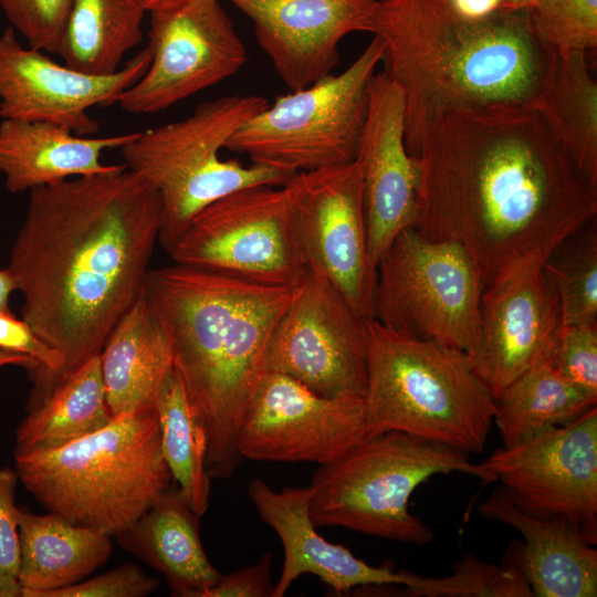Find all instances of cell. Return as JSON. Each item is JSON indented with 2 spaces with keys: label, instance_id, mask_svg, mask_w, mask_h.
I'll return each mask as SVG.
<instances>
[{
  "label": "cell",
  "instance_id": "6da1fadb",
  "mask_svg": "<svg viewBox=\"0 0 597 597\" xmlns=\"http://www.w3.org/2000/svg\"><path fill=\"white\" fill-rule=\"evenodd\" d=\"M416 158L413 228L462 245L484 291L543 266L597 213V188L533 109L442 113L427 124Z\"/></svg>",
  "mask_w": 597,
  "mask_h": 597
},
{
  "label": "cell",
  "instance_id": "7a4b0ae2",
  "mask_svg": "<svg viewBox=\"0 0 597 597\" xmlns=\"http://www.w3.org/2000/svg\"><path fill=\"white\" fill-rule=\"evenodd\" d=\"M7 269L23 297L22 320L61 364L27 411L41 406L143 296L158 241V191L126 165L29 191Z\"/></svg>",
  "mask_w": 597,
  "mask_h": 597
},
{
  "label": "cell",
  "instance_id": "3957f363",
  "mask_svg": "<svg viewBox=\"0 0 597 597\" xmlns=\"http://www.w3.org/2000/svg\"><path fill=\"white\" fill-rule=\"evenodd\" d=\"M384 43V72L405 98L416 157L427 124L451 111L537 112L558 54L534 34L528 9L469 15L452 0L377 1L366 31Z\"/></svg>",
  "mask_w": 597,
  "mask_h": 597
},
{
  "label": "cell",
  "instance_id": "277c9868",
  "mask_svg": "<svg viewBox=\"0 0 597 597\" xmlns=\"http://www.w3.org/2000/svg\"><path fill=\"white\" fill-rule=\"evenodd\" d=\"M293 292L178 263L147 273L144 296L169 337L174 369L205 431L211 479L230 478L242 459L238 431Z\"/></svg>",
  "mask_w": 597,
  "mask_h": 597
},
{
  "label": "cell",
  "instance_id": "5b68a950",
  "mask_svg": "<svg viewBox=\"0 0 597 597\" xmlns=\"http://www.w3.org/2000/svg\"><path fill=\"white\" fill-rule=\"evenodd\" d=\"M27 491L49 512L109 536L133 525L174 485L156 407L114 417L66 444L14 453Z\"/></svg>",
  "mask_w": 597,
  "mask_h": 597
},
{
  "label": "cell",
  "instance_id": "8992f818",
  "mask_svg": "<svg viewBox=\"0 0 597 597\" xmlns=\"http://www.w3.org/2000/svg\"><path fill=\"white\" fill-rule=\"evenodd\" d=\"M365 436L402 431L467 454L483 451L495 400L465 352L365 320Z\"/></svg>",
  "mask_w": 597,
  "mask_h": 597
},
{
  "label": "cell",
  "instance_id": "52a82bcc",
  "mask_svg": "<svg viewBox=\"0 0 597 597\" xmlns=\"http://www.w3.org/2000/svg\"><path fill=\"white\" fill-rule=\"evenodd\" d=\"M462 472L484 483L493 475L469 454L391 430L365 436L335 460L321 464L311 486L316 527L341 526L366 535L425 545L433 533L408 505L412 492L438 473Z\"/></svg>",
  "mask_w": 597,
  "mask_h": 597
},
{
  "label": "cell",
  "instance_id": "ba28073f",
  "mask_svg": "<svg viewBox=\"0 0 597 597\" xmlns=\"http://www.w3.org/2000/svg\"><path fill=\"white\" fill-rule=\"evenodd\" d=\"M269 105L261 95H224L197 105L186 118L135 136L119 149L126 167L159 193L158 242L169 251L205 207L239 189L285 185L295 172L219 157L232 134Z\"/></svg>",
  "mask_w": 597,
  "mask_h": 597
},
{
  "label": "cell",
  "instance_id": "9c48e42d",
  "mask_svg": "<svg viewBox=\"0 0 597 597\" xmlns=\"http://www.w3.org/2000/svg\"><path fill=\"white\" fill-rule=\"evenodd\" d=\"M384 54L375 36L341 74H329L279 96L243 123L224 148L253 164L292 172L346 165L356 159L368 108V88Z\"/></svg>",
  "mask_w": 597,
  "mask_h": 597
},
{
  "label": "cell",
  "instance_id": "30bf717a",
  "mask_svg": "<svg viewBox=\"0 0 597 597\" xmlns=\"http://www.w3.org/2000/svg\"><path fill=\"white\" fill-rule=\"evenodd\" d=\"M483 291L462 245L429 239L410 227L378 262L373 318L469 354L479 334Z\"/></svg>",
  "mask_w": 597,
  "mask_h": 597
},
{
  "label": "cell",
  "instance_id": "8fae6325",
  "mask_svg": "<svg viewBox=\"0 0 597 597\" xmlns=\"http://www.w3.org/2000/svg\"><path fill=\"white\" fill-rule=\"evenodd\" d=\"M168 253L178 264L295 287L306 269L289 181L219 198L191 219Z\"/></svg>",
  "mask_w": 597,
  "mask_h": 597
},
{
  "label": "cell",
  "instance_id": "7c38bea8",
  "mask_svg": "<svg viewBox=\"0 0 597 597\" xmlns=\"http://www.w3.org/2000/svg\"><path fill=\"white\" fill-rule=\"evenodd\" d=\"M365 320L327 280L306 271L271 334L265 373L291 377L323 397H364Z\"/></svg>",
  "mask_w": 597,
  "mask_h": 597
},
{
  "label": "cell",
  "instance_id": "4fadbf2b",
  "mask_svg": "<svg viewBox=\"0 0 597 597\" xmlns=\"http://www.w3.org/2000/svg\"><path fill=\"white\" fill-rule=\"evenodd\" d=\"M221 0H182L148 11L151 60L118 98L130 114H154L238 73L248 53Z\"/></svg>",
  "mask_w": 597,
  "mask_h": 597
},
{
  "label": "cell",
  "instance_id": "5bb4252c",
  "mask_svg": "<svg viewBox=\"0 0 597 597\" xmlns=\"http://www.w3.org/2000/svg\"><path fill=\"white\" fill-rule=\"evenodd\" d=\"M289 184L306 271L327 280L360 316L373 317L377 269L368 256L358 161L297 172Z\"/></svg>",
  "mask_w": 597,
  "mask_h": 597
},
{
  "label": "cell",
  "instance_id": "9a60e30c",
  "mask_svg": "<svg viewBox=\"0 0 597 597\" xmlns=\"http://www.w3.org/2000/svg\"><path fill=\"white\" fill-rule=\"evenodd\" d=\"M480 465L522 511L565 517L579 524L584 535L596 532V406L567 425L496 449Z\"/></svg>",
  "mask_w": 597,
  "mask_h": 597
},
{
  "label": "cell",
  "instance_id": "2e32d148",
  "mask_svg": "<svg viewBox=\"0 0 597 597\" xmlns=\"http://www.w3.org/2000/svg\"><path fill=\"white\" fill-rule=\"evenodd\" d=\"M364 397H323L282 374L265 373L237 438L242 458L328 463L365 437Z\"/></svg>",
  "mask_w": 597,
  "mask_h": 597
},
{
  "label": "cell",
  "instance_id": "e0dca14e",
  "mask_svg": "<svg viewBox=\"0 0 597 597\" xmlns=\"http://www.w3.org/2000/svg\"><path fill=\"white\" fill-rule=\"evenodd\" d=\"M150 60L147 45L114 74L92 75L23 48L8 27L0 34V118L48 122L93 136L100 124L88 109L117 103L145 74Z\"/></svg>",
  "mask_w": 597,
  "mask_h": 597
},
{
  "label": "cell",
  "instance_id": "ac0fdd59",
  "mask_svg": "<svg viewBox=\"0 0 597 597\" xmlns=\"http://www.w3.org/2000/svg\"><path fill=\"white\" fill-rule=\"evenodd\" d=\"M356 160L370 263L378 262L396 237L413 227L418 209L419 164L405 143V98L383 71L373 76Z\"/></svg>",
  "mask_w": 597,
  "mask_h": 597
},
{
  "label": "cell",
  "instance_id": "d6986e66",
  "mask_svg": "<svg viewBox=\"0 0 597 597\" xmlns=\"http://www.w3.org/2000/svg\"><path fill=\"white\" fill-rule=\"evenodd\" d=\"M561 327L558 294L543 266L483 292L479 334L468 355L494 399L522 373L548 360Z\"/></svg>",
  "mask_w": 597,
  "mask_h": 597
},
{
  "label": "cell",
  "instance_id": "ffe728a7",
  "mask_svg": "<svg viewBox=\"0 0 597 597\" xmlns=\"http://www.w3.org/2000/svg\"><path fill=\"white\" fill-rule=\"evenodd\" d=\"M253 23L261 49L290 91L332 74L338 43L366 31L378 0H226Z\"/></svg>",
  "mask_w": 597,
  "mask_h": 597
},
{
  "label": "cell",
  "instance_id": "44dd1931",
  "mask_svg": "<svg viewBox=\"0 0 597 597\" xmlns=\"http://www.w3.org/2000/svg\"><path fill=\"white\" fill-rule=\"evenodd\" d=\"M248 495L264 523L280 537L284 563L273 597H283L302 575L318 577L335 595L342 596L363 586L399 584L405 596L418 597L427 577L392 565L371 566L347 547L328 542L318 534L310 514L312 486H287L274 491L261 479H253Z\"/></svg>",
  "mask_w": 597,
  "mask_h": 597
},
{
  "label": "cell",
  "instance_id": "7402d4cb",
  "mask_svg": "<svg viewBox=\"0 0 597 597\" xmlns=\"http://www.w3.org/2000/svg\"><path fill=\"white\" fill-rule=\"evenodd\" d=\"M480 514L515 528L525 540L511 561L526 577L533 596L595 597L597 551L579 524L561 516L542 517L519 509L504 489L480 505Z\"/></svg>",
  "mask_w": 597,
  "mask_h": 597
},
{
  "label": "cell",
  "instance_id": "603a6c76",
  "mask_svg": "<svg viewBox=\"0 0 597 597\" xmlns=\"http://www.w3.org/2000/svg\"><path fill=\"white\" fill-rule=\"evenodd\" d=\"M135 133L80 136L48 122L1 119L0 172L11 193L54 185L72 177L114 170L101 161L107 149L121 148Z\"/></svg>",
  "mask_w": 597,
  "mask_h": 597
},
{
  "label": "cell",
  "instance_id": "cb8c5ba5",
  "mask_svg": "<svg viewBox=\"0 0 597 597\" xmlns=\"http://www.w3.org/2000/svg\"><path fill=\"white\" fill-rule=\"evenodd\" d=\"M200 516L174 485L115 537L127 552L159 572L176 597H205L221 573L206 554Z\"/></svg>",
  "mask_w": 597,
  "mask_h": 597
},
{
  "label": "cell",
  "instance_id": "d4e9b609",
  "mask_svg": "<svg viewBox=\"0 0 597 597\" xmlns=\"http://www.w3.org/2000/svg\"><path fill=\"white\" fill-rule=\"evenodd\" d=\"M98 358L113 418L156 407L174 368L172 350L144 294L115 325Z\"/></svg>",
  "mask_w": 597,
  "mask_h": 597
},
{
  "label": "cell",
  "instance_id": "484cf974",
  "mask_svg": "<svg viewBox=\"0 0 597 597\" xmlns=\"http://www.w3.org/2000/svg\"><path fill=\"white\" fill-rule=\"evenodd\" d=\"M18 577L24 597H45L52 590L82 582L112 555L111 536L49 512L22 510L19 525Z\"/></svg>",
  "mask_w": 597,
  "mask_h": 597
},
{
  "label": "cell",
  "instance_id": "4316f807",
  "mask_svg": "<svg viewBox=\"0 0 597 597\" xmlns=\"http://www.w3.org/2000/svg\"><path fill=\"white\" fill-rule=\"evenodd\" d=\"M146 12L143 0H73L56 54L81 72L114 74L142 42Z\"/></svg>",
  "mask_w": 597,
  "mask_h": 597
},
{
  "label": "cell",
  "instance_id": "83f0119b",
  "mask_svg": "<svg viewBox=\"0 0 597 597\" xmlns=\"http://www.w3.org/2000/svg\"><path fill=\"white\" fill-rule=\"evenodd\" d=\"M537 113L578 174L597 188V82L585 52L558 55Z\"/></svg>",
  "mask_w": 597,
  "mask_h": 597
},
{
  "label": "cell",
  "instance_id": "f1b7e54d",
  "mask_svg": "<svg viewBox=\"0 0 597 597\" xmlns=\"http://www.w3.org/2000/svg\"><path fill=\"white\" fill-rule=\"evenodd\" d=\"M494 400L493 422L503 447H511L572 422L596 406L597 398L578 389L544 360L513 379Z\"/></svg>",
  "mask_w": 597,
  "mask_h": 597
},
{
  "label": "cell",
  "instance_id": "f546056e",
  "mask_svg": "<svg viewBox=\"0 0 597 597\" xmlns=\"http://www.w3.org/2000/svg\"><path fill=\"white\" fill-rule=\"evenodd\" d=\"M113 419L98 356L82 365L15 431L14 453L52 449L91 434Z\"/></svg>",
  "mask_w": 597,
  "mask_h": 597
},
{
  "label": "cell",
  "instance_id": "4dcf8cb0",
  "mask_svg": "<svg viewBox=\"0 0 597 597\" xmlns=\"http://www.w3.org/2000/svg\"><path fill=\"white\" fill-rule=\"evenodd\" d=\"M156 410L165 461L189 505L201 516L209 507L211 493L206 467L207 440L174 368L158 395Z\"/></svg>",
  "mask_w": 597,
  "mask_h": 597
},
{
  "label": "cell",
  "instance_id": "1f68e13d",
  "mask_svg": "<svg viewBox=\"0 0 597 597\" xmlns=\"http://www.w3.org/2000/svg\"><path fill=\"white\" fill-rule=\"evenodd\" d=\"M590 228L564 242L543 265L558 294L562 326L597 325V234Z\"/></svg>",
  "mask_w": 597,
  "mask_h": 597
},
{
  "label": "cell",
  "instance_id": "d6a6232c",
  "mask_svg": "<svg viewBox=\"0 0 597 597\" xmlns=\"http://www.w3.org/2000/svg\"><path fill=\"white\" fill-rule=\"evenodd\" d=\"M528 18L535 36L558 55L597 48V0H535Z\"/></svg>",
  "mask_w": 597,
  "mask_h": 597
},
{
  "label": "cell",
  "instance_id": "836d02e7",
  "mask_svg": "<svg viewBox=\"0 0 597 597\" xmlns=\"http://www.w3.org/2000/svg\"><path fill=\"white\" fill-rule=\"evenodd\" d=\"M530 597L531 586L514 563L486 564L467 555L454 565L452 575L436 578L434 597Z\"/></svg>",
  "mask_w": 597,
  "mask_h": 597
},
{
  "label": "cell",
  "instance_id": "e575fe53",
  "mask_svg": "<svg viewBox=\"0 0 597 597\" xmlns=\"http://www.w3.org/2000/svg\"><path fill=\"white\" fill-rule=\"evenodd\" d=\"M73 0H0L10 27L29 48L56 54Z\"/></svg>",
  "mask_w": 597,
  "mask_h": 597
},
{
  "label": "cell",
  "instance_id": "d590c367",
  "mask_svg": "<svg viewBox=\"0 0 597 597\" xmlns=\"http://www.w3.org/2000/svg\"><path fill=\"white\" fill-rule=\"evenodd\" d=\"M566 380L597 398V325H564L548 358Z\"/></svg>",
  "mask_w": 597,
  "mask_h": 597
},
{
  "label": "cell",
  "instance_id": "8d00e7d4",
  "mask_svg": "<svg viewBox=\"0 0 597 597\" xmlns=\"http://www.w3.org/2000/svg\"><path fill=\"white\" fill-rule=\"evenodd\" d=\"M158 579L148 576L134 563L69 587L52 590L45 597H145L157 590Z\"/></svg>",
  "mask_w": 597,
  "mask_h": 597
},
{
  "label": "cell",
  "instance_id": "74e56055",
  "mask_svg": "<svg viewBox=\"0 0 597 597\" xmlns=\"http://www.w3.org/2000/svg\"><path fill=\"white\" fill-rule=\"evenodd\" d=\"M0 348L32 357L39 366L28 370L32 387L40 389L57 370L61 357L56 350L40 339L32 328L12 313L0 312Z\"/></svg>",
  "mask_w": 597,
  "mask_h": 597
},
{
  "label": "cell",
  "instance_id": "f35d334b",
  "mask_svg": "<svg viewBox=\"0 0 597 597\" xmlns=\"http://www.w3.org/2000/svg\"><path fill=\"white\" fill-rule=\"evenodd\" d=\"M18 472L0 468V572L18 575L20 567L19 525L22 509L15 503Z\"/></svg>",
  "mask_w": 597,
  "mask_h": 597
},
{
  "label": "cell",
  "instance_id": "ab89813d",
  "mask_svg": "<svg viewBox=\"0 0 597 597\" xmlns=\"http://www.w3.org/2000/svg\"><path fill=\"white\" fill-rule=\"evenodd\" d=\"M271 564L272 555L266 552L251 566L221 574L205 597H273Z\"/></svg>",
  "mask_w": 597,
  "mask_h": 597
},
{
  "label": "cell",
  "instance_id": "60d3db41",
  "mask_svg": "<svg viewBox=\"0 0 597 597\" xmlns=\"http://www.w3.org/2000/svg\"><path fill=\"white\" fill-rule=\"evenodd\" d=\"M455 7L469 15H483L503 8L501 0H452Z\"/></svg>",
  "mask_w": 597,
  "mask_h": 597
},
{
  "label": "cell",
  "instance_id": "b9f144b4",
  "mask_svg": "<svg viewBox=\"0 0 597 597\" xmlns=\"http://www.w3.org/2000/svg\"><path fill=\"white\" fill-rule=\"evenodd\" d=\"M0 597H24L18 575L0 572Z\"/></svg>",
  "mask_w": 597,
  "mask_h": 597
},
{
  "label": "cell",
  "instance_id": "7bdbcfd3",
  "mask_svg": "<svg viewBox=\"0 0 597 597\" xmlns=\"http://www.w3.org/2000/svg\"><path fill=\"white\" fill-rule=\"evenodd\" d=\"M17 291L14 280L6 268L0 270V312L12 313L9 307L10 294Z\"/></svg>",
  "mask_w": 597,
  "mask_h": 597
},
{
  "label": "cell",
  "instance_id": "ee69618b",
  "mask_svg": "<svg viewBox=\"0 0 597 597\" xmlns=\"http://www.w3.org/2000/svg\"><path fill=\"white\" fill-rule=\"evenodd\" d=\"M8 365L21 366L28 370L39 366L38 362L28 355L12 353L0 348V367Z\"/></svg>",
  "mask_w": 597,
  "mask_h": 597
},
{
  "label": "cell",
  "instance_id": "f6af8a7d",
  "mask_svg": "<svg viewBox=\"0 0 597 597\" xmlns=\"http://www.w3.org/2000/svg\"><path fill=\"white\" fill-rule=\"evenodd\" d=\"M504 9L521 10L530 9L535 0H501Z\"/></svg>",
  "mask_w": 597,
  "mask_h": 597
},
{
  "label": "cell",
  "instance_id": "bcb514c9",
  "mask_svg": "<svg viewBox=\"0 0 597 597\" xmlns=\"http://www.w3.org/2000/svg\"><path fill=\"white\" fill-rule=\"evenodd\" d=\"M147 10H154L163 7H167L170 4H174L176 2L182 1V0H143Z\"/></svg>",
  "mask_w": 597,
  "mask_h": 597
},
{
  "label": "cell",
  "instance_id": "7dc6e473",
  "mask_svg": "<svg viewBox=\"0 0 597 597\" xmlns=\"http://www.w3.org/2000/svg\"><path fill=\"white\" fill-rule=\"evenodd\" d=\"M378 1H386V0H378Z\"/></svg>",
  "mask_w": 597,
  "mask_h": 597
}]
</instances>
